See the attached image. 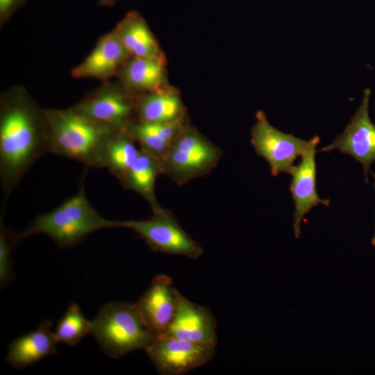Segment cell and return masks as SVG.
Instances as JSON below:
<instances>
[{
  "instance_id": "1",
  "label": "cell",
  "mask_w": 375,
  "mask_h": 375,
  "mask_svg": "<svg viewBox=\"0 0 375 375\" xmlns=\"http://www.w3.org/2000/svg\"><path fill=\"white\" fill-rule=\"evenodd\" d=\"M49 153L44 110L15 97L3 101L0 115V180L6 201L31 167Z\"/></svg>"
},
{
  "instance_id": "2",
  "label": "cell",
  "mask_w": 375,
  "mask_h": 375,
  "mask_svg": "<svg viewBox=\"0 0 375 375\" xmlns=\"http://www.w3.org/2000/svg\"><path fill=\"white\" fill-rule=\"evenodd\" d=\"M49 153L78 161L86 167H106L108 144L119 129L92 121L71 108L44 110Z\"/></svg>"
},
{
  "instance_id": "3",
  "label": "cell",
  "mask_w": 375,
  "mask_h": 375,
  "mask_svg": "<svg viewBox=\"0 0 375 375\" xmlns=\"http://www.w3.org/2000/svg\"><path fill=\"white\" fill-rule=\"evenodd\" d=\"M85 172L76 194L46 214L38 215L24 231L20 240L34 234L47 235L60 248L81 243L90 233L108 228L121 227L122 221L103 217L89 201L84 187Z\"/></svg>"
},
{
  "instance_id": "4",
  "label": "cell",
  "mask_w": 375,
  "mask_h": 375,
  "mask_svg": "<svg viewBox=\"0 0 375 375\" xmlns=\"http://www.w3.org/2000/svg\"><path fill=\"white\" fill-rule=\"evenodd\" d=\"M92 334L102 352L117 359L145 349L157 336L147 326L135 303L104 304L92 321Z\"/></svg>"
},
{
  "instance_id": "5",
  "label": "cell",
  "mask_w": 375,
  "mask_h": 375,
  "mask_svg": "<svg viewBox=\"0 0 375 375\" xmlns=\"http://www.w3.org/2000/svg\"><path fill=\"white\" fill-rule=\"evenodd\" d=\"M221 149L188 125L171 144L160 161L162 174L178 185L207 175L219 162Z\"/></svg>"
},
{
  "instance_id": "6",
  "label": "cell",
  "mask_w": 375,
  "mask_h": 375,
  "mask_svg": "<svg viewBox=\"0 0 375 375\" xmlns=\"http://www.w3.org/2000/svg\"><path fill=\"white\" fill-rule=\"evenodd\" d=\"M146 220L122 221V226L135 231L155 251L198 259L204 251L180 226L176 217L160 205Z\"/></svg>"
},
{
  "instance_id": "7",
  "label": "cell",
  "mask_w": 375,
  "mask_h": 375,
  "mask_svg": "<svg viewBox=\"0 0 375 375\" xmlns=\"http://www.w3.org/2000/svg\"><path fill=\"white\" fill-rule=\"evenodd\" d=\"M256 119L251 129V143L256 154L266 160L273 176L282 172L291 174L294 167L293 162L305 152L310 140H302L276 129L262 110L256 112Z\"/></svg>"
},
{
  "instance_id": "8",
  "label": "cell",
  "mask_w": 375,
  "mask_h": 375,
  "mask_svg": "<svg viewBox=\"0 0 375 375\" xmlns=\"http://www.w3.org/2000/svg\"><path fill=\"white\" fill-rule=\"evenodd\" d=\"M215 347L162 333L144 351L160 374L183 375L211 360Z\"/></svg>"
},
{
  "instance_id": "9",
  "label": "cell",
  "mask_w": 375,
  "mask_h": 375,
  "mask_svg": "<svg viewBox=\"0 0 375 375\" xmlns=\"http://www.w3.org/2000/svg\"><path fill=\"white\" fill-rule=\"evenodd\" d=\"M371 90L364 91L361 103L342 134L333 142L317 150L329 152L335 149L353 157L362 167L365 181L368 183L370 165L375 161V124L369 115Z\"/></svg>"
},
{
  "instance_id": "10",
  "label": "cell",
  "mask_w": 375,
  "mask_h": 375,
  "mask_svg": "<svg viewBox=\"0 0 375 375\" xmlns=\"http://www.w3.org/2000/svg\"><path fill=\"white\" fill-rule=\"evenodd\" d=\"M319 141L317 135L310 140L306 150L301 155L300 163L294 166L291 173L290 191L294 202L293 228L296 238L300 236L301 223L304 216L318 205L328 206L330 204L328 199H321L317 192L315 155Z\"/></svg>"
},
{
  "instance_id": "11",
  "label": "cell",
  "mask_w": 375,
  "mask_h": 375,
  "mask_svg": "<svg viewBox=\"0 0 375 375\" xmlns=\"http://www.w3.org/2000/svg\"><path fill=\"white\" fill-rule=\"evenodd\" d=\"M71 109L92 121L119 130H123L136 117L134 97L118 88L101 89Z\"/></svg>"
},
{
  "instance_id": "12",
  "label": "cell",
  "mask_w": 375,
  "mask_h": 375,
  "mask_svg": "<svg viewBox=\"0 0 375 375\" xmlns=\"http://www.w3.org/2000/svg\"><path fill=\"white\" fill-rule=\"evenodd\" d=\"M179 294L172 278L160 274L135 303L144 322L156 335L165 333L171 324Z\"/></svg>"
},
{
  "instance_id": "13",
  "label": "cell",
  "mask_w": 375,
  "mask_h": 375,
  "mask_svg": "<svg viewBox=\"0 0 375 375\" xmlns=\"http://www.w3.org/2000/svg\"><path fill=\"white\" fill-rule=\"evenodd\" d=\"M217 322L210 310L192 303L181 293L173 320L166 333L190 342L216 346Z\"/></svg>"
},
{
  "instance_id": "14",
  "label": "cell",
  "mask_w": 375,
  "mask_h": 375,
  "mask_svg": "<svg viewBox=\"0 0 375 375\" xmlns=\"http://www.w3.org/2000/svg\"><path fill=\"white\" fill-rule=\"evenodd\" d=\"M131 58L113 31L102 36L92 52L72 70L77 78L106 79L119 72Z\"/></svg>"
},
{
  "instance_id": "15",
  "label": "cell",
  "mask_w": 375,
  "mask_h": 375,
  "mask_svg": "<svg viewBox=\"0 0 375 375\" xmlns=\"http://www.w3.org/2000/svg\"><path fill=\"white\" fill-rule=\"evenodd\" d=\"M52 323L46 320L38 328L14 340L8 347L6 360L19 369L57 353V340L51 331Z\"/></svg>"
},
{
  "instance_id": "16",
  "label": "cell",
  "mask_w": 375,
  "mask_h": 375,
  "mask_svg": "<svg viewBox=\"0 0 375 375\" xmlns=\"http://www.w3.org/2000/svg\"><path fill=\"white\" fill-rule=\"evenodd\" d=\"M136 120L172 123L185 119V110L179 93L166 86L134 97Z\"/></svg>"
},
{
  "instance_id": "17",
  "label": "cell",
  "mask_w": 375,
  "mask_h": 375,
  "mask_svg": "<svg viewBox=\"0 0 375 375\" xmlns=\"http://www.w3.org/2000/svg\"><path fill=\"white\" fill-rule=\"evenodd\" d=\"M128 92L144 94L162 89L167 85L165 56L130 58L119 71Z\"/></svg>"
},
{
  "instance_id": "18",
  "label": "cell",
  "mask_w": 375,
  "mask_h": 375,
  "mask_svg": "<svg viewBox=\"0 0 375 375\" xmlns=\"http://www.w3.org/2000/svg\"><path fill=\"white\" fill-rule=\"evenodd\" d=\"M112 31L131 58L164 56L147 22L138 11L127 12Z\"/></svg>"
},
{
  "instance_id": "19",
  "label": "cell",
  "mask_w": 375,
  "mask_h": 375,
  "mask_svg": "<svg viewBox=\"0 0 375 375\" xmlns=\"http://www.w3.org/2000/svg\"><path fill=\"white\" fill-rule=\"evenodd\" d=\"M185 119L172 123H151L134 120L124 129L140 148L158 159H162L171 144L186 125Z\"/></svg>"
},
{
  "instance_id": "20",
  "label": "cell",
  "mask_w": 375,
  "mask_h": 375,
  "mask_svg": "<svg viewBox=\"0 0 375 375\" xmlns=\"http://www.w3.org/2000/svg\"><path fill=\"white\" fill-rule=\"evenodd\" d=\"M161 174L160 161L140 149L133 164L119 181L125 189L140 194L153 208L159 206L155 186L156 178Z\"/></svg>"
},
{
  "instance_id": "21",
  "label": "cell",
  "mask_w": 375,
  "mask_h": 375,
  "mask_svg": "<svg viewBox=\"0 0 375 375\" xmlns=\"http://www.w3.org/2000/svg\"><path fill=\"white\" fill-rule=\"evenodd\" d=\"M124 131L119 130L110 140L106 154V167L119 180L126 174L140 154V148Z\"/></svg>"
},
{
  "instance_id": "22",
  "label": "cell",
  "mask_w": 375,
  "mask_h": 375,
  "mask_svg": "<svg viewBox=\"0 0 375 375\" xmlns=\"http://www.w3.org/2000/svg\"><path fill=\"white\" fill-rule=\"evenodd\" d=\"M92 321L85 317L78 304L72 303L58 322L53 334L58 342L76 346L92 333Z\"/></svg>"
},
{
  "instance_id": "23",
  "label": "cell",
  "mask_w": 375,
  "mask_h": 375,
  "mask_svg": "<svg viewBox=\"0 0 375 375\" xmlns=\"http://www.w3.org/2000/svg\"><path fill=\"white\" fill-rule=\"evenodd\" d=\"M1 215L0 221V283L4 287L13 277L12 271L11 253L19 240L18 233L6 228Z\"/></svg>"
},
{
  "instance_id": "24",
  "label": "cell",
  "mask_w": 375,
  "mask_h": 375,
  "mask_svg": "<svg viewBox=\"0 0 375 375\" xmlns=\"http://www.w3.org/2000/svg\"><path fill=\"white\" fill-rule=\"evenodd\" d=\"M23 0H0V16L5 20L20 5Z\"/></svg>"
},
{
  "instance_id": "25",
  "label": "cell",
  "mask_w": 375,
  "mask_h": 375,
  "mask_svg": "<svg viewBox=\"0 0 375 375\" xmlns=\"http://www.w3.org/2000/svg\"><path fill=\"white\" fill-rule=\"evenodd\" d=\"M119 0H99V4L103 6H112Z\"/></svg>"
},
{
  "instance_id": "26",
  "label": "cell",
  "mask_w": 375,
  "mask_h": 375,
  "mask_svg": "<svg viewBox=\"0 0 375 375\" xmlns=\"http://www.w3.org/2000/svg\"><path fill=\"white\" fill-rule=\"evenodd\" d=\"M370 173L374 176V187L375 188V174L372 173V172H370ZM371 243L374 247H375V231H374V235H373V237L372 238Z\"/></svg>"
}]
</instances>
